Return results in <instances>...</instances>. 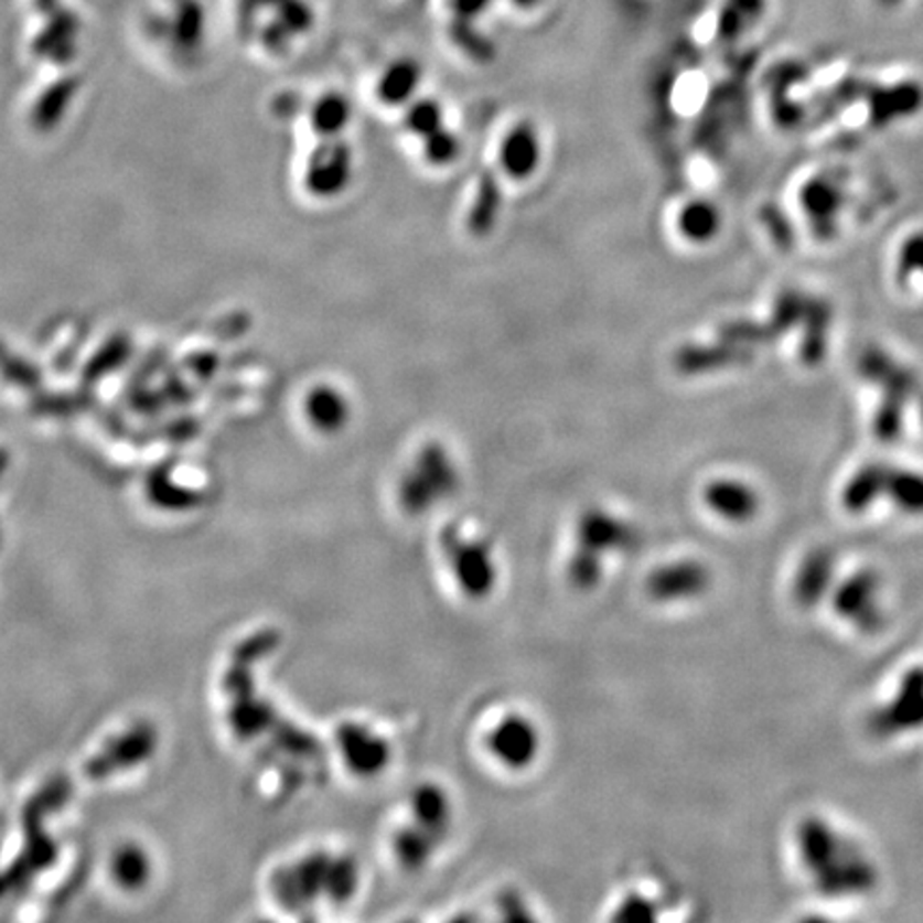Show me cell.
Returning <instances> with one entry per match:
<instances>
[{
    "instance_id": "cell-1",
    "label": "cell",
    "mask_w": 923,
    "mask_h": 923,
    "mask_svg": "<svg viewBox=\"0 0 923 923\" xmlns=\"http://www.w3.org/2000/svg\"><path fill=\"white\" fill-rule=\"evenodd\" d=\"M640 541L642 530L633 517L608 505L583 507L573 519L565 580L578 592H594L608 578L612 560L633 554Z\"/></svg>"
},
{
    "instance_id": "cell-2",
    "label": "cell",
    "mask_w": 923,
    "mask_h": 923,
    "mask_svg": "<svg viewBox=\"0 0 923 923\" xmlns=\"http://www.w3.org/2000/svg\"><path fill=\"white\" fill-rule=\"evenodd\" d=\"M793 847L802 872L827 895H840V879L836 870L845 872L855 893L868 891L870 886H874V863L849 836L840 834L823 817L799 820L793 831Z\"/></svg>"
},
{
    "instance_id": "cell-3",
    "label": "cell",
    "mask_w": 923,
    "mask_h": 923,
    "mask_svg": "<svg viewBox=\"0 0 923 923\" xmlns=\"http://www.w3.org/2000/svg\"><path fill=\"white\" fill-rule=\"evenodd\" d=\"M437 551L444 576L466 601H487L503 580V560L487 530L469 522H449L439 530Z\"/></svg>"
},
{
    "instance_id": "cell-4",
    "label": "cell",
    "mask_w": 923,
    "mask_h": 923,
    "mask_svg": "<svg viewBox=\"0 0 923 923\" xmlns=\"http://www.w3.org/2000/svg\"><path fill=\"white\" fill-rule=\"evenodd\" d=\"M462 487V469L443 441L421 444L398 483V503L412 517L432 513Z\"/></svg>"
},
{
    "instance_id": "cell-5",
    "label": "cell",
    "mask_w": 923,
    "mask_h": 923,
    "mask_svg": "<svg viewBox=\"0 0 923 923\" xmlns=\"http://www.w3.org/2000/svg\"><path fill=\"white\" fill-rule=\"evenodd\" d=\"M485 756L507 774L530 772L546 751L539 720L524 710H505L492 718L481 736Z\"/></svg>"
},
{
    "instance_id": "cell-6",
    "label": "cell",
    "mask_w": 923,
    "mask_h": 923,
    "mask_svg": "<svg viewBox=\"0 0 923 923\" xmlns=\"http://www.w3.org/2000/svg\"><path fill=\"white\" fill-rule=\"evenodd\" d=\"M715 588L712 567L695 554L672 556L656 562L644 578V594L652 605L680 610L697 605Z\"/></svg>"
},
{
    "instance_id": "cell-7",
    "label": "cell",
    "mask_w": 923,
    "mask_h": 923,
    "mask_svg": "<svg viewBox=\"0 0 923 923\" xmlns=\"http://www.w3.org/2000/svg\"><path fill=\"white\" fill-rule=\"evenodd\" d=\"M336 740L346 768L362 779H375L394 759L389 740L362 722H344Z\"/></svg>"
},
{
    "instance_id": "cell-8",
    "label": "cell",
    "mask_w": 923,
    "mask_h": 923,
    "mask_svg": "<svg viewBox=\"0 0 923 923\" xmlns=\"http://www.w3.org/2000/svg\"><path fill=\"white\" fill-rule=\"evenodd\" d=\"M701 503L722 524L744 526L761 509V494L747 479L720 475L704 485Z\"/></svg>"
},
{
    "instance_id": "cell-9",
    "label": "cell",
    "mask_w": 923,
    "mask_h": 923,
    "mask_svg": "<svg viewBox=\"0 0 923 923\" xmlns=\"http://www.w3.org/2000/svg\"><path fill=\"white\" fill-rule=\"evenodd\" d=\"M544 161V139L535 122L519 120L505 133L498 146V168L513 180H530Z\"/></svg>"
},
{
    "instance_id": "cell-10",
    "label": "cell",
    "mask_w": 923,
    "mask_h": 923,
    "mask_svg": "<svg viewBox=\"0 0 923 923\" xmlns=\"http://www.w3.org/2000/svg\"><path fill=\"white\" fill-rule=\"evenodd\" d=\"M407 820L447 842L455 823V802L451 791L437 781L419 783L410 791Z\"/></svg>"
},
{
    "instance_id": "cell-11",
    "label": "cell",
    "mask_w": 923,
    "mask_h": 923,
    "mask_svg": "<svg viewBox=\"0 0 923 923\" xmlns=\"http://www.w3.org/2000/svg\"><path fill=\"white\" fill-rule=\"evenodd\" d=\"M353 159L346 143L336 137H330L321 148L314 150L310 170H308V189L321 197H334L344 191L351 180Z\"/></svg>"
},
{
    "instance_id": "cell-12",
    "label": "cell",
    "mask_w": 923,
    "mask_h": 923,
    "mask_svg": "<svg viewBox=\"0 0 923 923\" xmlns=\"http://www.w3.org/2000/svg\"><path fill=\"white\" fill-rule=\"evenodd\" d=\"M676 229L684 242L693 246H706L720 234L722 214L715 202L706 197H693L678 210Z\"/></svg>"
},
{
    "instance_id": "cell-13",
    "label": "cell",
    "mask_w": 923,
    "mask_h": 923,
    "mask_svg": "<svg viewBox=\"0 0 923 923\" xmlns=\"http://www.w3.org/2000/svg\"><path fill=\"white\" fill-rule=\"evenodd\" d=\"M307 415L310 423L325 434H336L344 430L351 417L348 400L336 387L321 385L310 391L307 400Z\"/></svg>"
},
{
    "instance_id": "cell-14",
    "label": "cell",
    "mask_w": 923,
    "mask_h": 923,
    "mask_svg": "<svg viewBox=\"0 0 923 923\" xmlns=\"http://www.w3.org/2000/svg\"><path fill=\"white\" fill-rule=\"evenodd\" d=\"M423 79V67L415 58H398L383 71L376 95L385 105H409Z\"/></svg>"
},
{
    "instance_id": "cell-15",
    "label": "cell",
    "mask_w": 923,
    "mask_h": 923,
    "mask_svg": "<svg viewBox=\"0 0 923 923\" xmlns=\"http://www.w3.org/2000/svg\"><path fill=\"white\" fill-rule=\"evenodd\" d=\"M501 210H503V191L498 186V180L492 173H483L477 184V193L473 205L469 210V232L477 238L490 236L501 218Z\"/></svg>"
},
{
    "instance_id": "cell-16",
    "label": "cell",
    "mask_w": 923,
    "mask_h": 923,
    "mask_svg": "<svg viewBox=\"0 0 923 923\" xmlns=\"http://www.w3.org/2000/svg\"><path fill=\"white\" fill-rule=\"evenodd\" d=\"M351 122V103L342 95H328L316 103L312 125L321 136L339 137Z\"/></svg>"
},
{
    "instance_id": "cell-17",
    "label": "cell",
    "mask_w": 923,
    "mask_h": 923,
    "mask_svg": "<svg viewBox=\"0 0 923 923\" xmlns=\"http://www.w3.org/2000/svg\"><path fill=\"white\" fill-rule=\"evenodd\" d=\"M419 141H421L423 159L432 168H449L462 157V139L447 125Z\"/></svg>"
},
{
    "instance_id": "cell-18",
    "label": "cell",
    "mask_w": 923,
    "mask_h": 923,
    "mask_svg": "<svg viewBox=\"0 0 923 923\" xmlns=\"http://www.w3.org/2000/svg\"><path fill=\"white\" fill-rule=\"evenodd\" d=\"M405 127L410 136L419 137V139L439 131L441 127H444L443 105L432 97L412 99L405 114Z\"/></svg>"
},
{
    "instance_id": "cell-19",
    "label": "cell",
    "mask_w": 923,
    "mask_h": 923,
    "mask_svg": "<svg viewBox=\"0 0 923 923\" xmlns=\"http://www.w3.org/2000/svg\"><path fill=\"white\" fill-rule=\"evenodd\" d=\"M111 874L125 889L141 888L150 877V861L139 847H122L114 857Z\"/></svg>"
},
{
    "instance_id": "cell-20",
    "label": "cell",
    "mask_w": 923,
    "mask_h": 923,
    "mask_svg": "<svg viewBox=\"0 0 923 923\" xmlns=\"http://www.w3.org/2000/svg\"><path fill=\"white\" fill-rule=\"evenodd\" d=\"M765 0H727L720 11L718 31L722 36H738L756 18H761Z\"/></svg>"
},
{
    "instance_id": "cell-21",
    "label": "cell",
    "mask_w": 923,
    "mask_h": 923,
    "mask_svg": "<svg viewBox=\"0 0 923 923\" xmlns=\"http://www.w3.org/2000/svg\"><path fill=\"white\" fill-rule=\"evenodd\" d=\"M150 749H152V733L150 731H136V733H129V738H125L122 742H118L109 751L114 752V756L111 754H105V756H101V761L95 763L93 768L99 774H109V768H114L118 763L120 765H127V763L141 761L150 752Z\"/></svg>"
},
{
    "instance_id": "cell-22",
    "label": "cell",
    "mask_w": 923,
    "mask_h": 923,
    "mask_svg": "<svg viewBox=\"0 0 923 923\" xmlns=\"http://www.w3.org/2000/svg\"><path fill=\"white\" fill-rule=\"evenodd\" d=\"M490 0H458V11L460 13H477V11H483L485 9V4H487Z\"/></svg>"
},
{
    "instance_id": "cell-23",
    "label": "cell",
    "mask_w": 923,
    "mask_h": 923,
    "mask_svg": "<svg viewBox=\"0 0 923 923\" xmlns=\"http://www.w3.org/2000/svg\"><path fill=\"white\" fill-rule=\"evenodd\" d=\"M519 7H526V9H530V7H535L537 2H541V0H515Z\"/></svg>"
}]
</instances>
